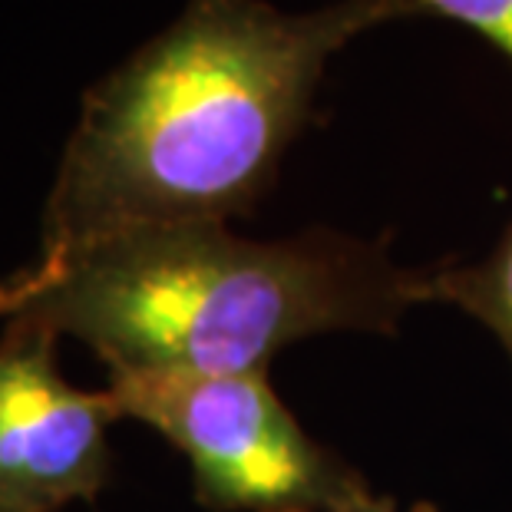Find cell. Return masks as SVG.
I'll use <instances>...</instances> for the list:
<instances>
[{"mask_svg": "<svg viewBox=\"0 0 512 512\" xmlns=\"http://www.w3.org/2000/svg\"><path fill=\"white\" fill-rule=\"evenodd\" d=\"M453 304L486 324L512 357V228L476 265L423 271V304Z\"/></svg>", "mask_w": 512, "mask_h": 512, "instance_id": "obj_5", "label": "cell"}, {"mask_svg": "<svg viewBox=\"0 0 512 512\" xmlns=\"http://www.w3.org/2000/svg\"><path fill=\"white\" fill-rule=\"evenodd\" d=\"M106 397L189 460L195 503L212 512H344L380 496L294 420L268 374H110Z\"/></svg>", "mask_w": 512, "mask_h": 512, "instance_id": "obj_3", "label": "cell"}, {"mask_svg": "<svg viewBox=\"0 0 512 512\" xmlns=\"http://www.w3.org/2000/svg\"><path fill=\"white\" fill-rule=\"evenodd\" d=\"M413 0H189L83 96L40 225V258L129 228L228 225L271 189L331 60Z\"/></svg>", "mask_w": 512, "mask_h": 512, "instance_id": "obj_1", "label": "cell"}, {"mask_svg": "<svg viewBox=\"0 0 512 512\" xmlns=\"http://www.w3.org/2000/svg\"><path fill=\"white\" fill-rule=\"evenodd\" d=\"M423 271L337 232L255 242L219 222L129 228L0 281V321L76 337L110 374H268L285 347L390 334Z\"/></svg>", "mask_w": 512, "mask_h": 512, "instance_id": "obj_2", "label": "cell"}, {"mask_svg": "<svg viewBox=\"0 0 512 512\" xmlns=\"http://www.w3.org/2000/svg\"><path fill=\"white\" fill-rule=\"evenodd\" d=\"M427 14L450 17L512 60V0H413Z\"/></svg>", "mask_w": 512, "mask_h": 512, "instance_id": "obj_6", "label": "cell"}, {"mask_svg": "<svg viewBox=\"0 0 512 512\" xmlns=\"http://www.w3.org/2000/svg\"><path fill=\"white\" fill-rule=\"evenodd\" d=\"M344 512H440V509L433 506V503H413V506H407V509H400L390 496H374L370 503L351 506V509H344Z\"/></svg>", "mask_w": 512, "mask_h": 512, "instance_id": "obj_7", "label": "cell"}, {"mask_svg": "<svg viewBox=\"0 0 512 512\" xmlns=\"http://www.w3.org/2000/svg\"><path fill=\"white\" fill-rule=\"evenodd\" d=\"M0 334V512H60L93 503L113 470L106 390L73 387L57 367V334L4 321Z\"/></svg>", "mask_w": 512, "mask_h": 512, "instance_id": "obj_4", "label": "cell"}]
</instances>
